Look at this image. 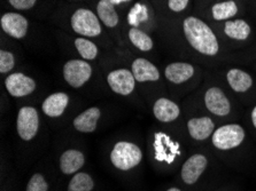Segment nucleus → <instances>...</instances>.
I'll list each match as a JSON object with an SVG mask.
<instances>
[{
	"mask_svg": "<svg viewBox=\"0 0 256 191\" xmlns=\"http://www.w3.org/2000/svg\"><path fill=\"white\" fill-rule=\"evenodd\" d=\"M69 96L64 92H58L46 97L42 102V109L44 114L48 117H60L68 107Z\"/></svg>",
	"mask_w": 256,
	"mask_h": 191,
	"instance_id": "nucleus-18",
	"label": "nucleus"
},
{
	"mask_svg": "<svg viewBox=\"0 0 256 191\" xmlns=\"http://www.w3.org/2000/svg\"><path fill=\"white\" fill-rule=\"evenodd\" d=\"M183 32L188 45L201 55L214 57L220 53L218 38L210 26L199 17H186L183 21Z\"/></svg>",
	"mask_w": 256,
	"mask_h": 191,
	"instance_id": "nucleus-1",
	"label": "nucleus"
},
{
	"mask_svg": "<svg viewBox=\"0 0 256 191\" xmlns=\"http://www.w3.org/2000/svg\"><path fill=\"white\" fill-rule=\"evenodd\" d=\"M204 103L207 110L216 117H226L231 114L232 104L222 88L212 86L204 92Z\"/></svg>",
	"mask_w": 256,
	"mask_h": 191,
	"instance_id": "nucleus-5",
	"label": "nucleus"
},
{
	"mask_svg": "<svg viewBox=\"0 0 256 191\" xmlns=\"http://www.w3.org/2000/svg\"><path fill=\"white\" fill-rule=\"evenodd\" d=\"M208 166V159L202 154L192 155L182 166V180L185 185L192 186L198 182Z\"/></svg>",
	"mask_w": 256,
	"mask_h": 191,
	"instance_id": "nucleus-9",
	"label": "nucleus"
},
{
	"mask_svg": "<svg viewBox=\"0 0 256 191\" xmlns=\"http://www.w3.org/2000/svg\"><path fill=\"white\" fill-rule=\"evenodd\" d=\"M190 5V0H168V7L174 13H182Z\"/></svg>",
	"mask_w": 256,
	"mask_h": 191,
	"instance_id": "nucleus-28",
	"label": "nucleus"
},
{
	"mask_svg": "<svg viewBox=\"0 0 256 191\" xmlns=\"http://www.w3.org/2000/svg\"><path fill=\"white\" fill-rule=\"evenodd\" d=\"M96 14L104 25L108 28H115L118 24V15L114 3L110 0H100L96 5Z\"/></svg>",
	"mask_w": 256,
	"mask_h": 191,
	"instance_id": "nucleus-22",
	"label": "nucleus"
},
{
	"mask_svg": "<svg viewBox=\"0 0 256 191\" xmlns=\"http://www.w3.org/2000/svg\"><path fill=\"white\" fill-rule=\"evenodd\" d=\"M15 65V57L10 52L7 50H0V72H10Z\"/></svg>",
	"mask_w": 256,
	"mask_h": 191,
	"instance_id": "nucleus-27",
	"label": "nucleus"
},
{
	"mask_svg": "<svg viewBox=\"0 0 256 191\" xmlns=\"http://www.w3.org/2000/svg\"><path fill=\"white\" fill-rule=\"evenodd\" d=\"M226 81L228 87L234 91L236 94H247L252 88L254 87V78L246 70L232 68L228 70Z\"/></svg>",
	"mask_w": 256,
	"mask_h": 191,
	"instance_id": "nucleus-11",
	"label": "nucleus"
},
{
	"mask_svg": "<svg viewBox=\"0 0 256 191\" xmlns=\"http://www.w3.org/2000/svg\"><path fill=\"white\" fill-rule=\"evenodd\" d=\"M107 83L112 91L120 95H130L134 92L136 79L132 71L128 69H118L108 73Z\"/></svg>",
	"mask_w": 256,
	"mask_h": 191,
	"instance_id": "nucleus-8",
	"label": "nucleus"
},
{
	"mask_svg": "<svg viewBox=\"0 0 256 191\" xmlns=\"http://www.w3.org/2000/svg\"><path fill=\"white\" fill-rule=\"evenodd\" d=\"M92 67L84 60H70L64 67V78L74 88L82 87L90 80Z\"/></svg>",
	"mask_w": 256,
	"mask_h": 191,
	"instance_id": "nucleus-6",
	"label": "nucleus"
},
{
	"mask_svg": "<svg viewBox=\"0 0 256 191\" xmlns=\"http://www.w3.org/2000/svg\"><path fill=\"white\" fill-rule=\"evenodd\" d=\"M196 73V68L188 62H174L166 65L164 76L170 83L174 85H182L193 78Z\"/></svg>",
	"mask_w": 256,
	"mask_h": 191,
	"instance_id": "nucleus-14",
	"label": "nucleus"
},
{
	"mask_svg": "<svg viewBox=\"0 0 256 191\" xmlns=\"http://www.w3.org/2000/svg\"><path fill=\"white\" fill-rule=\"evenodd\" d=\"M7 92L14 97H23L32 93L36 89V81L24 73H12L5 80Z\"/></svg>",
	"mask_w": 256,
	"mask_h": 191,
	"instance_id": "nucleus-10",
	"label": "nucleus"
},
{
	"mask_svg": "<svg viewBox=\"0 0 256 191\" xmlns=\"http://www.w3.org/2000/svg\"><path fill=\"white\" fill-rule=\"evenodd\" d=\"M142 159L140 148L131 142H118L110 154V162L118 170L129 171L139 165Z\"/></svg>",
	"mask_w": 256,
	"mask_h": 191,
	"instance_id": "nucleus-3",
	"label": "nucleus"
},
{
	"mask_svg": "<svg viewBox=\"0 0 256 191\" xmlns=\"http://www.w3.org/2000/svg\"><path fill=\"white\" fill-rule=\"evenodd\" d=\"M94 187L92 178L86 173H76L68 185V191H92Z\"/></svg>",
	"mask_w": 256,
	"mask_h": 191,
	"instance_id": "nucleus-25",
	"label": "nucleus"
},
{
	"mask_svg": "<svg viewBox=\"0 0 256 191\" xmlns=\"http://www.w3.org/2000/svg\"><path fill=\"white\" fill-rule=\"evenodd\" d=\"M153 114L162 123H172L180 116V108L174 101L161 97L154 103Z\"/></svg>",
	"mask_w": 256,
	"mask_h": 191,
	"instance_id": "nucleus-16",
	"label": "nucleus"
},
{
	"mask_svg": "<svg viewBox=\"0 0 256 191\" xmlns=\"http://www.w3.org/2000/svg\"><path fill=\"white\" fill-rule=\"evenodd\" d=\"M85 163L84 155L78 150H67L60 158V170L62 173L72 175L78 172Z\"/></svg>",
	"mask_w": 256,
	"mask_h": 191,
	"instance_id": "nucleus-20",
	"label": "nucleus"
},
{
	"mask_svg": "<svg viewBox=\"0 0 256 191\" xmlns=\"http://www.w3.org/2000/svg\"><path fill=\"white\" fill-rule=\"evenodd\" d=\"M18 133L24 141H30L36 136L40 128V116L34 108L23 107L20 109L16 120Z\"/></svg>",
	"mask_w": 256,
	"mask_h": 191,
	"instance_id": "nucleus-7",
	"label": "nucleus"
},
{
	"mask_svg": "<svg viewBox=\"0 0 256 191\" xmlns=\"http://www.w3.org/2000/svg\"><path fill=\"white\" fill-rule=\"evenodd\" d=\"M130 41L136 48H138L142 52H150L153 48V40L148 34L139 30L137 28H131L129 31Z\"/></svg>",
	"mask_w": 256,
	"mask_h": 191,
	"instance_id": "nucleus-23",
	"label": "nucleus"
},
{
	"mask_svg": "<svg viewBox=\"0 0 256 191\" xmlns=\"http://www.w3.org/2000/svg\"><path fill=\"white\" fill-rule=\"evenodd\" d=\"M246 132L239 124H226L215 130L212 143L217 150L228 151L240 147L245 141Z\"/></svg>",
	"mask_w": 256,
	"mask_h": 191,
	"instance_id": "nucleus-2",
	"label": "nucleus"
},
{
	"mask_svg": "<svg viewBox=\"0 0 256 191\" xmlns=\"http://www.w3.org/2000/svg\"><path fill=\"white\" fill-rule=\"evenodd\" d=\"M75 46L77 52L84 60H94L98 56L99 49L94 42H92L86 38H77L75 40Z\"/></svg>",
	"mask_w": 256,
	"mask_h": 191,
	"instance_id": "nucleus-24",
	"label": "nucleus"
},
{
	"mask_svg": "<svg viewBox=\"0 0 256 191\" xmlns=\"http://www.w3.org/2000/svg\"><path fill=\"white\" fill-rule=\"evenodd\" d=\"M190 136L196 141H204L212 136L215 132V123L210 117H194L186 124Z\"/></svg>",
	"mask_w": 256,
	"mask_h": 191,
	"instance_id": "nucleus-13",
	"label": "nucleus"
},
{
	"mask_svg": "<svg viewBox=\"0 0 256 191\" xmlns=\"http://www.w3.org/2000/svg\"><path fill=\"white\" fill-rule=\"evenodd\" d=\"M239 13V7L234 0H224V1L216 2L212 6V17L217 22L228 21L232 19Z\"/></svg>",
	"mask_w": 256,
	"mask_h": 191,
	"instance_id": "nucleus-21",
	"label": "nucleus"
},
{
	"mask_svg": "<svg viewBox=\"0 0 256 191\" xmlns=\"http://www.w3.org/2000/svg\"><path fill=\"white\" fill-rule=\"evenodd\" d=\"M100 118V109L92 107L85 110L74 119V127L82 133H92L96 131V124Z\"/></svg>",
	"mask_w": 256,
	"mask_h": 191,
	"instance_id": "nucleus-19",
	"label": "nucleus"
},
{
	"mask_svg": "<svg viewBox=\"0 0 256 191\" xmlns=\"http://www.w3.org/2000/svg\"><path fill=\"white\" fill-rule=\"evenodd\" d=\"M223 31L228 39L236 41L248 40L252 32H253L250 23L242 18L228 19V21L224 23Z\"/></svg>",
	"mask_w": 256,
	"mask_h": 191,
	"instance_id": "nucleus-17",
	"label": "nucleus"
},
{
	"mask_svg": "<svg viewBox=\"0 0 256 191\" xmlns=\"http://www.w3.org/2000/svg\"><path fill=\"white\" fill-rule=\"evenodd\" d=\"M70 22L72 30L80 36L96 37L102 33V25H100L99 18L90 9H77L72 14Z\"/></svg>",
	"mask_w": 256,
	"mask_h": 191,
	"instance_id": "nucleus-4",
	"label": "nucleus"
},
{
	"mask_svg": "<svg viewBox=\"0 0 256 191\" xmlns=\"http://www.w3.org/2000/svg\"><path fill=\"white\" fill-rule=\"evenodd\" d=\"M166 191H182V190H180L178 188H170V189H168Z\"/></svg>",
	"mask_w": 256,
	"mask_h": 191,
	"instance_id": "nucleus-31",
	"label": "nucleus"
},
{
	"mask_svg": "<svg viewBox=\"0 0 256 191\" xmlns=\"http://www.w3.org/2000/svg\"><path fill=\"white\" fill-rule=\"evenodd\" d=\"M12 7L18 10H26L36 5L37 0H8Z\"/></svg>",
	"mask_w": 256,
	"mask_h": 191,
	"instance_id": "nucleus-29",
	"label": "nucleus"
},
{
	"mask_svg": "<svg viewBox=\"0 0 256 191\" xmlns=\"http://www.w3.org/2000/svg\"><path fill=\"white\" fill-rule=\"evenodd\" d=\"M48 185L42 174L36 173L31 177L26 191H48Z\"/></svg>",
	"mask_w": 256,
	"mask_h": 191,
	"instance_id": "nucleus-26",
	"label": "nucleus"
},
{
	"mask_svg": "<svg viewBox=\"0 0 256 191\" xmlns=\"http://www.w3.org/2000/svg\"><path fill=\"white\" fill-rule=\"evenodd\" d=\"M250 122H252V124H253V126L256 130V104L254 105L253 109H252V111H250Z\"/></svg>",
	"mask_w": 256,
	"mask_h": 191,
	"instance_id": "nucleus-30",
	"label": "nucleus"
},
{
	"mask_svg": "<svg viewBox=\"0 0 256 191\" xmlns=\"http://www.w3.org/2000/svg\"><path fill=\"white\" fill-rule=\"evenodd\" d=\"M131 71L134 73L136 81L146 83V81H156L160 79V71L155 65L146 58L139 57L132 62Z\"/></svg>",
	"mask_w": 256,
	"mask_h": 191,
	"instance_id": "nucleus-15",
	"label": "nucleus"
},
{
	"mask_svg": "<svg viewBox=\"0 0 256 191\" xmlns=\"http://www.w3.org/2000/svg\"><path fill=\"white\" fill-rule=\"evenodd\" d=\"M2 28L8 36L22 39L28 32L29 22L23 15L18 13H6L2 16Z\"/></svg>",
	"mask_w": 256,
	"mask_h": 191,
	"instance_id": "nucleus-12",
	"label": "nucleus"
}]
</instances>
